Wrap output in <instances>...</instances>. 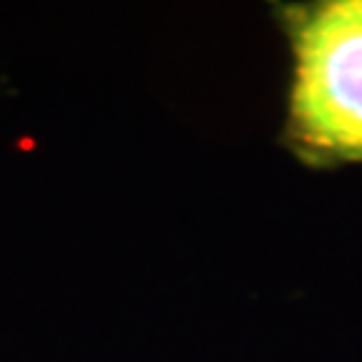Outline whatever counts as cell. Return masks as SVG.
<instances>
[{
	"label": "cell",
	"mask_w": 362,
	"mask_h": 362,
	"mask_svg": "<svg viewBox=\"0 0 362 362\" xmlns=\"http://www.w3.org/2000/svg\"><path fill=\"white\" fill-rule=\"evenodd\" d=\"M293 54V137L317 158L362 161V0L300 13Z\"/></svg>",
	"instance_id": "6da1fadb"
}]
</instances>
